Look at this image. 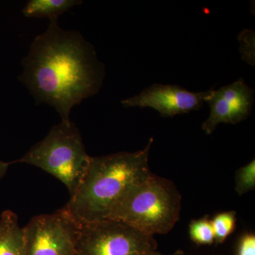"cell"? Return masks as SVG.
Wrapping results in <instances>:
<instances>
[{"instance_id":"8992f818","label":"cell","mask_w":255,"mask_h":255,"mask_svg":"<svg viewBox=\"0 0 255 255\" xmlns=\"http://www.w3.org/2000/svg\"><path fill=\"white\" fill-rule=\"evenodd\" d=\"M80 226L65 208L35 216L23 228V255H75Z\"/></svg>"},{"instance_id":"30bf717a","label":"cell","mask_w":255,"mask_h":255,"mask_svg":"<svg viewBox=\"0 0 255 255\" xmlns=\"http://www.w3.org/2000/svg\"><path fill=\"white\" fill-rule=\"evenodd\" d=\"M82 4L78 0H31L23 7V14L27 17L58 19V16L73 6Z\"/></svg>"},{"instance_id":"277c9868","label":"cell","mask_w":255,"mask_h":255,"mask_svg":"<svg viewBox=\"0 0 255 255\" xmlns=\"http://www.w3.org/2000/svg\"><path fill=\"white\" fill-rule=\"evenodd\" d=\"M90 158L75 124L60 122L15 162L36 166L54 176L72 196L86 173Z\"/></svg>"},{"instance_id":"2e32d148","label":"cell","mask_w":255,"mask_h":255,"mask_svg":"<svg viewBox=\"0 0 255 255\" xmlns=\"http://www.w3.org/2000/svg\"><path fill=\"white\" fill-rule=\"evenodd\" d=\"M147 255H161V254H159V253H156V252H154V253H150V254ZM169 255H184V254L182 251H177V252H175V253H173V254Z\"/></svg>"},{"instance_id":"8fae6325","label":"cell","mask_w":255,"mask_h":255,"mask_svg":"<svg viewBox=\"0 0 255 255\" xmlns=\"http://www.w3.org/2000/svg\"><path fill=\"white\" fill-rule=\"evenodd\" d=\"M211 221L214 229L215 242L217 244L223 243L236 228V211L221 213L216 215Z\"/></svg>"},{"instance_id":"ba28073f","label":"cell","mask_w":255,"mask_h":255,"mask_svg":"<svg viewBox=\"0 0 255 255\" xmlns=\"http://www.w3.org/2000/svg\"><path fill=\"white\" fill-rule=\"evenodd\" d=\"M207 92H194L179 85L154 84L138 95L122 101L124 107L153 109L163 117L189 113L203 107Z\"/></svg>"},{"instance_id":"9a60e30c","label":"cell","mask_w":255,"mask_h":255,"mask_svg":"<svg viewBox=\"0 0 255 255\" xmlns=\"http://www.w3.org/2000/svg\"><path fill=\"white\" fill-rule=\"evenodd\" d=\"M10 164H11V162H4V161H1L0 159V179L4 177L5 174H6Z\"/></svg>"},{"instance_id":"4fadbf2b","label":"cell","mask_w":255,"mask_h":255,"mask_svg":"<svg viewBox=\"0 0 255 255\" xmlns=\"http://www.w3.org/2000/svg\"><path fill=\"white\" fill-rule=\"evenodd\" d=\"M236 191L238 195L243 196L255 187V161L252 160L241 167L236 174Z\"/></svg>"},{"instance_id":"5bb4252c","label":"cell","mask_w":255,"mask_h":255,"mask_svg":"<svg viewBox=\"0 0 255 255\" xmlns=\"http://www.w3.org/2000/svg\"><path fill=\"white\" fill-rule=\"evenodd\" d=\"M238 255H255L254 234H246L241 238L238 248Z\"/></svg>"},{"instance_id":"7c38bea8","label":"cell","mask_w":255,"mask_h":255,"mask_svg":"<svg viewBox=\"0 0 255 255\" xmlns=\"http://www.w3.org/2000/svg\"><path fill=\"white\" fill-rule=\"evenodd\" d=\"M191 241L199 245H211L215 242L214 232L211 220L207 216L191 221L189 225Z\"/></svg>"},{"instance_id":"6da1fadb","label":"cell","mask_w":255,"mask_h":255,"mask_svg":"<svg viewBox=\"0 0 255 255\" xmlns=\"http://www.w3.org/2000/svg\"><path fill=\"white\" fill-rule=\"evenodd\" d=\"M104 78L94 47L79 32L63 30L53 19L32 42L19 80L37 103L54 107L61 122L69 124L73 107L97 94Z\"/></svg>"},{"instance_id":"5b68a950","label":"cell","mask_w":255,"mask_h":255,"mask_svg":"<svg viewBox=\"0 0 255 255\" xmlns=\"http://www.w3.org/2000/svg\"><path fill=\"white\" fill-rule=\"evenodd\" d=\"M157 248L154 236L107 219L81 223L75 255H147Z\"/></svg>"},{"instance_id":"52a82bcc","label":"cell","mask_w":255,"mask_h":255,"mask_svg":"<svg viewBox=\"0 0 255 255\" xmlns=\"http://www.w3.org/2000/svg\"><path fill=\"white\" fill-rule=\"evenodd\" d=\"M206 92L204 102L209 105L210 114L201 127L206 134L212 133L219 124H238L251 115L255 92L243 78L219 90Z\"/></svg>"},{"instance_id":"9c48e42d","label":"cell","mask_w":255,"mask_h":255,"mask_svg":"<svg viewBox=\"0 0 255 255\" xmlns=\"http://www.w3.org/2000/svg\"><path fill=\"white\" fill-rule=\"evenodd\" d=\"M23 228L17 216L6 210L0 216V255H23Z\"/></svg>"},{"instance_id":"7a4b0ae2","label":"cell","mask_w":255,"mask_h":255,"mask_svg":"<svg viewBox=\"0 0 255 255\" xmlns=\"http://www.w3.org/2000/svg\"><path fill=\"white\" fill-rule=\"evenodd\" d=\"M153 138L145 148L91 157L86 173L65 209L80 223L107 219L132 186L150 175L148 160Z\"/></svg>"},{"instance_id":"3957f363","label":"cell","mask_w":255,"mask_h":255,"mask_svg":"<svg viewBox=\"0 0 255 255\" xmlns=\"http://www.w3.org/2000/svg\"><path fill=\"white\" fill-rule=\"evenodd\" d=\"M181 208L182 196L174 183L151 174L127 191L107 219L122 221L154 236L172 231L179 221Z\"/></svg>"}]
</instances>
